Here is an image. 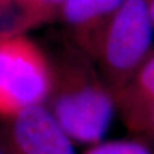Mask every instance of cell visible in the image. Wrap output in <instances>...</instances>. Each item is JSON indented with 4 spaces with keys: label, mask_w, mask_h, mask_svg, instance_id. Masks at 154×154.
<instances>
[{
    "label": "cell",
    "mask_w": 154,
    "mask_h": 154,
    "mask_svg": "<svg viewBox=\"0 0 154 154\" xmlns=\"http://www.w3.org/2000/svg\"><path fill=\"white\" fill-rule=\"evenodd\" d=\"M51 83L50 62L37 45L20 33L0 32V116L44 104Z\"/></svg>",
    "instance_id": "obj_3"
},
{
    "label": "cell",
    "mask_w": 154,
    "mask_h": 154,
    "mask_svg": "<svg viewBox=\"0 0 154 154\" xmlns=\"http://www.w3.org/2000/svg\"><path fill=\"white\" fill-rule=\"evenodd\" d=\"M116 102L130 125L147 126L149 114L154 109V51L116 96Z\"/></svg>",
    "instance_id": "obj_6"
},
{
    "label": "cell",
    "mask_w": 154,
    "mask_h": 154,
    "mask_svg": "<svg viewBox=\"0 0 154 154\" xmlns=\"http://www.w3.org/2000/svg\"><path fill=\"white\" fill-rule=\"evenodd\" d=\"M9 119L0 132L13 154H75L71 138L45 104L30 106Z\"/></svg>",
    "instance_id": "obj_4"
},
{
    "label": "cell",
    "mask_w": 154,
    "mask_h": 154,
    "mask_svg": "<svg viewBox=\"0 0 154 154\" xmlns=\"http://www.w3.org/2000/svg\"><path fill=\"white\" fill-rule=\"evenodd\" d=\"M66 0H11L20 11V29L48 21L58 13Z\"/></svg>",
    "instance_id": "obj_7"
},
{
    "label": "cell",
    "mask_w": 154,
    "mask_h": 154,
    "mask_svg": "<svg viewBox=\"0 0 154 154\" xmlns=\"http://www.w3.org/2000/svg\"><path fill=\"white\" fill-rule=\"evenodd\" d=\"M11 4V0H0V11L8 8V6Z\"/></svg>",
    "instance_id": "obj_11"
},
{
    "label": "cell",
    "mask_w": 154,
    "mask_h": 154,
    "mask_svg": "<svg viewBox=\"0 0 154 154\" xmlns=\"http://www.w3.org/2000/svg\"><path fill=\"white\" fill-rule=\"evenodd\" d=\"M50 66L48 110L71 140L98 144L110 128L116 102L96 64L75 46L66 47Z\"/></svg>",
    "instance_id": "obj_1"
},
{
    "label": "cell",
    "mask_w": 154,
    "mask_h": 154,
    "mask_svg": "<svg viewBox=\"0 0 154 154\" xmlns=\"http://www.w3.org/2000/svg\"><path fill=\"white\" fill-rule=\"evenodd\" d=\"M147 7H149V16H151V20H152L154 26V0H147Z\"/></svg>",
    "instance_id": "obj_10"
},
{
    "label": "cell",
    "mask_w": 154,
    "mask_h": 154,
    "mask_svg": "<svg viewBox=\"0 0 154 154\" xmlns=\"http://www.w3.org/2000/svg\"><path fill=\"white\" fill-rule=\"evenodd\" d=\"M0 154H13L7 143H6L5 138L2 137L1 132H0Z\"/></svg>",
    "instance_id": "obj_9"
},
{
    "label": "cell",
    "mask_w": 154,
    "mask_h": 154,
    "mask_svg": "<svg viewBox=\"0 0 154 154\" xmlns=\"http://www.w3.org/2000/svg\"><path fill=\"white\" fill-rule=\"evenodd\" d=\"M153 39L147 0H125L105 26L91 57L116 98L153 53Z\"/></svg>",
    "instance_id": "obj_2"
},
{
    "label": "cell",
    "mask_w": 154,
    "mask_h": 154,
    "mask_svg": "<svg viewBox=\"0 0 154 154\" xmlns=\"http://www.w3.org/2000/svg\"><path fill=\"white\" fill-rule=\"evenodd\" d=\"M85 154H151L149 149L137 142H107L95 144Z\"/></svg>",
    "instance_id": "obj_8"
},
{
    "label": "cell",
    "mask_w": 154,
    "mask_h": 154,
    "mask_svg": "<svg viewBox=\"0 0 154 154\" xmlns=\"http://www.w3.org/2000/svg\"><path fill=\"white\" fill-rule=\"evenodd\" d=\"M125 0H66L60 9L78 48L91 58L102 32Z\"/></svg>",
    "instance_id": "obj_5"
},
{
    "label": "cell",
    "mask_w": 154,
    "mask_h": 154,
    "mask_svg": "<svg viewBox=\"0 0 154 154\" xmlns=\"http://www.w3.org/2000/svg\"><path fill=\"white\" fill-rule=\"evenodd\" d=\"M147 127H151V128L153 129V131H154V109L152 110L151 114H149V122H147Z\"/></svg>",
    "instance_id": "obj_12"
}]
</instances>
